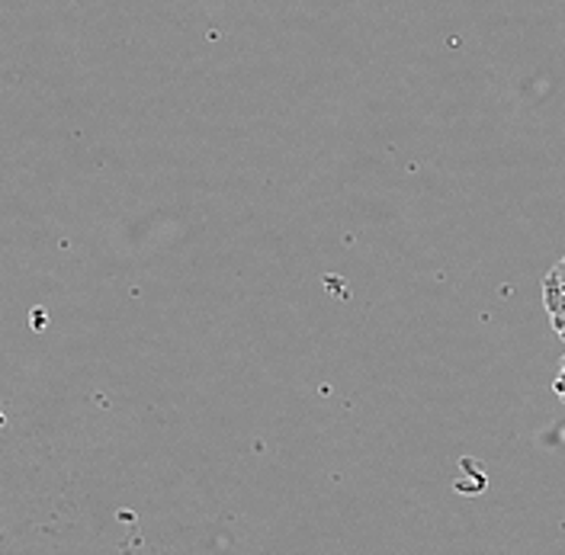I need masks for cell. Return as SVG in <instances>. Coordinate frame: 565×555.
<instances>
[{
	"label": "cell",
	"instance_id": "obj_1",
	"mask_svg": "<svg viewBox=\"0 0 565 555\" xmlns=\"http://www.w3.org/2000/svg\"><path fill=\"white\" fill-rule=\"evenodd\" d=\"M543 306H546L556 338L565 341V257H559L543 277Z\"/></svg>",
	"mask_w": 565,
	"mask_h": 555
},
{
	"label": "cell",
	"instance_id": "obj_2",
	"mask_svg": "<svg viewBox=\"0 0 565 555\" xmlns=\"http://www.w3.org/2000/svg\"><path fill=\"white\" fill-rule=\"evenodd\" d=\"M553 392L563 398V405H565V356H563V366H559V373H556V380H553Z\"/></svg>",
	"mask_w": 565,
	"mask_h": 555
}]
</instances>
